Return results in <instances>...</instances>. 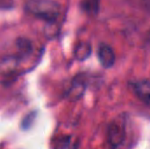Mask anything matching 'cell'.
I'll return each instance as SVG.
<instances>
[{
    "mask_svg": "<svg viewBox=\"0 0 150 149\" xmlns=\"http://www.w3.org/2000/svg\"><path fill=\"white\" fill-rule=\"evenodd\" d=\"M142 3L143 4V6L150 11V0H142Z\"/></svg>",
    "mask_w": 150,
    "mask_h": 149,
    "instance_id": "obj_11",
    "label": "cell"
},
{
    "mask_svg": "<svg viewBox=\"0 0 150 149\" xmlns=\"http://www.w3.org/2000/svg\"><path fill=\"white\" fill-rule=\"evenodd\" d=\"M136 95L146 104L150 105V82L141 81L134 84Z\"/></svg>",
    "mask_w": 150,
    "mask_h": 149,
    "instance_id": "obj_6",
    "label": "cell"
},
{
    "mask_svg": "<svg viewBox=\"0 0 150 149\" xmlns=\"http://www.w3.org/2000/svg\"><path fill=\"white\" fill-rule=\"evenodd\" d=\"M33 120V113H32V114H30V115H27V116L25 118V119L23 120V122H22V126H23V128H25V129L28 128V127L30 126V125L32 124Z\"/></svg>",
    "mask_w": 150,
    "mask_h": 149,
    "instance_id": "obj_10",
    "label": "cell"
},
{
    "mask_svg": "<svg viewBox=\"0 0 150 149\" xmlns=\"http://www.w3.org/2000/svg\"><path fill=\"white\" fill-rule=\"evenodd\" d=\"M91 50V47L89 43H80L75 51L76 59L80 61H83L90 55Z\"/></svg>",
    "mask_w": 150,
    "mask_h": 149,
    "instance_id": "obj_9",
    "label": "cell"
},
{
    "mask_svg": "<svg viewBox=\"0 0 150 149\" xmlns=\"http://www.w3.org/2000/svg\"><path fill=\"white\" fill-rule=\"evenodd\" d=\"M85 90V79L83 76H77L74 78V80L71 82L70 87L69 88L67 91V97L69 100L76 101L79 99Z\"/></svg>",
    "mask_w": 150,
    "mask_h": 149,
    "instance_id": "obj_5",
    "label": "cell"
},
{
    "mask_svg": "<svg viewBox=\"0 0 150 149\" xmlns=\"http://www.w3.org/2000/svg\"><path fill=\"white\" fill-rule=\"evenodd\" d=\"M147 40H148V41L150 42V30L148 32V34H147Z\"/></svg>",
    "mask_w": 150,
    "mask_h": 149,
    "instance_id": "obj_12",
    "label": "cell"
},
{
    "mask_svg": "<svg viewBox=\"0 0 150 149\" xmlns=\"http://www.w3.org/2000/svg\"><path fill=\"white\" fill-rule=\"evenodd\" d=\"M82 9L89 15H97L99 11L100 0H81Z\"/></svg>",
    "mask_w": 150,
    "mask_h": 149,
    "instance_id": "obj_7",
    "label": "cell"
},
{
    "mask_svg": "<svg viewBox=\"0 0 150 149\" xmlns=\"http://www.w3.org/2000/svg\"><path fill=\"white\" fill-rule=\"evenodd\" d=\"M17 48L19 57H27L33 50L31 42L28 40L23 38L17 41Z\"/></svg>",
    "mask_w": 150,
    "mask_h": 149,
    "instance_id": "obj_8",
    "label": "cell"
},
{
    "mask_svg": "<svg viewBox=\"0 0 150 149\" xmlns=\"http://www.w3.org/2000/svg\"><path fill=\"white\" fill-rule=\"evenodd\" d=\"M98 56L100 64L105 68H109L112 67L115 63V54L113 49L107 44L102 43L99 45L98 49Z\"/></svg>",
    "mask_w": 150,
    "mask_h": 149,
    "instance_id": "obj_4",
    "label": "cell"
},
{
    "mask_svg": "<svg viewBox=\"0 0 150 149\" xmlns=\"http://www.w3.org/2000/svg\"><path fill=\"white\" fill-rule=\"evenodd\" d=\"M52 149H79V140L70 134L58 136L52 141Z\"/></svg>",
    "mask_w": 150,
    "mask_h": 149,
    "instance_id": "obj_3",
    "label": "cell"
},
{
    "mask_svg": "<svg viewBox=\"0 0 150 149\" xmlns=\"http://www.w3.org/2000/svg\"><path fill=\"white\" fill-rule=\"evenodd\" d=\"M134 136L127 126L126 118L120 117L113 120L107 131V141L112 149H129Z\"/></svg>",
    "mask_w": 150,
    "mask_h": 149,
    "instance_id": "obj_1",
    "label": "cell"
},
{
    "mask_svg": "<svg viewBox=\"0 0 150 149\" xmlns=\"http://www.w3.org/2000/svg\"><path fill=\"white\" fill-rule=\"evenodd\" d=\"M25 8L33 16L47 23H54L60 15V4L54 0H27Z\"/></svg>",
    "mask_w": 150,
    "mask_h": 149,
    "instance_id": "obj_2",
    "label": "cell"
}]
</instances>
